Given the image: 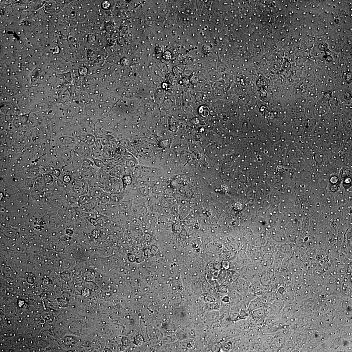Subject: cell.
Wrapping results in <instances>:
<instances>
[{
	"label": "cell",
	"instance_id": "obj_30",
	"mask_svg": "<svg viewBox=\"0 0 352 352\" xmlns=\"http://www.w3.org/2000/svg\"><path fill=\"white\" fill-rule=\"evenodd\" d=\"M88 42L92 43L96 39L95 36L92 34L88 35L86 38Z\"/></svg>",
	"mask_w": 352,
	"mask_h": 352
},
{
	"label": "cell",
	"instance_id": "obj_1",
	"mask_svg": "<svg viewBox=\"0 0 352 352\" xmlns=\"http://www.w3.org/2000/svg\"><path fill=\"white\" fill-rule=\"evenodd\" d=\"M104 188L106 192L110 193L121 192L124 191L122 179L118 178L111 180Z\"/></svg>",
	"mask_w": 352,
	"mask_h": 352
},
{
	"label": "cell",
	"instance_id": "obj_26",
	"mask_svg": "<svg viewBox=\"0 0 352 352\" xmlns=\"http://www.w3.org/2000/svg\"><path fill=\"white\" fill-rule=\"evenodd\" d=\"M94 145L98 149L102 151H103V146L102 143L101 139L100 138H96Z\"/></svg>",
	"mask_w": 352,
	"mask_h": 352
},
{
	"label": "cell",
	"instance_id": "obj_23",
	"mask_svg": "<svg viewBox=\"0 0 352 352\" xmlns=\"http://www.w3.org/2000/svg\"><path fill=\"white\" fill-rule=\"evenodd\" d=\"M249 313L246 310L241 309L238 313V316L240 319H245L249 316Z\"/></svg>",
	"mask_w": 352,
	"mask_h": 352
},
{
	"label": "cell",
	"instance_id": "obj_7",
	"mask_svg": "<svg viewBox=\"0 0 352 352\" xmlns=\"http://www.w3.org/2000/svg\"><path fill=\"white\" fill-rule=\"evenodd\" d=\"M266 304L263 303L260 298L255 299L250 301L248 308L247 310L249 313L253 310L265 306Z\"/></svg>",
	"mask_w": 352,
	"mask_h": 352
},
{
	"label": "cell",
	"instance_id": "obj_32",
	"mask_svg": "<svg viewBox=\"0 0 352 352\" xmlns=\"http://www.w3.org/2000/svg\"><path fill=\"white\" fill-rule=\"evenodd\" d=\"M127 59H125V62H127ZM124 60H123H123H122V63H124ZM127 63V62H125V64H126Z\"/></svg>",
	"mask_w": 352,
	"mask_h": 352
},
{
	"label": "cell",
	"instance_id": "obj_5",
	"mask_svg": "<svg viewBox=\"0 0 352 352\" xmlns=\"http://www.w3.org/2000/svg\"><path fill=\"white\" fill-rule=\"evenodd\" d=\"M124 192L111 193L109 203L110 205L118 206L124 200Z\"/></svg>",
	"mask_w": 352,
	"mask_h": 352
},
{
	"label": "cell",
	"instance_id": "obj_8",
	"mask_svg": "<svg viewBox=\"0 0 352 352\" xmlns=\"http://www.w3.org/2000/svg\"><path fill=\"white\" fill-rule=\"evenodd\" d=\"M264 307L253 310L249 313L250 315L253 318L258 319H264L266 316Z\"/></svg>",
	"mask_w": 352,
	"mask_h": 352
},
{
	"label": "cell",
	"instance_id": "obj_29",
	"mask_svg": "<svg viewBox=\"0 0 352 352\" xmlns=\"http://www.w3.org/2000/svg\"><path fill=\"white\" fill-rule=\"evenodd\" d=\"M79 72L80 75H85L88 72V69L86 67L82 66L79 67Z\"/></svg>",
	"mask_w": 352,
	"mask_h": 352
},
{
	"label": "cell",
	"instance_id": "obj_15",
	"mask_svg": "<svg viewBox=\"0 0 352 352\" xmlns=\"http://www.w3.org/2000/svg\"><path fill=\"white\" fill-rule=\"evenodd\" d=\"M250 351H265V348L263 345L260 342H254L250 345Z\"/></svg>",
	"mask_w": 352,
	"mask_h": 352
},
{
	"label": "cell",
	"instance_id": "obj_10",
	"mask_svg": "<svg viewBox=\"0 0 352 352\" xmlns=\"http://www.w3.org/2000/svg\"><path fill=\"white\" fill-rule=\"evenodd\" d=\"M138 195L141 197L147 198L151 195V189L149 186H145L139 187L137 190Z\"/></svg>",
	"mask_w": 352,
	"mask_h": 352
},
{
	"label": "cell",
	"instance_id": "obj_14",
	"mask_svg": "<svg viewBox=\"0 0 352 352\" xmlns=\"http://www.w3.org/2000/svg\"><path fill=\"white\" fill-rule=\"evenodd\" d=\"M188 206L184 204L181 205L179 207L178 216L181 220L184 219L188 215Z\"/></svg>",
	"mask_w": 352,
	"mask_h": 352
},
{
	"label": "cell",
	"instance_id": "obj_25",
	"mask_svg": "<svg viewBox=\"0 0 352 352\" xmlns=\"http://www.w3.org/2000/svg\"><path fill=\"white\" fill-rule=\"evenodd\" d=\"M110 5L111 4L109 1H103L101 2V8L104 10H107L110 8Z\"/></svg>",
	"mask_w": 352,
	"mask_h": 352
},
{
	"label": "cell",
	"instance_id": "obj_21",
	"mask_svg": "<svg viewBox=\"0 0 352 352\" xmlns=\"http://www.w3.org/2000/svg\"><path fill=\"white\" fill-rule=\"evenodd\" d=\"M53 245V248L55 252H62L64 248V245L62 243L59 241L57 242L56 244L55 245Z\"/></svg>",
	"mask_w": 352,
	"mask_h": 352
},
{
	"label": "cell",
	"instance_id": "obj_11",
	"mask_svg": "<svg viewBox=\"0 0 352 352\" xmlns=\"http://www.w3.org/2000/svg\"><path fill=\"white\" fill-rule=\"evenodd\" d=\"M108 175L111 177L122 178L124 175L122 167L118 165L114 166Z\"/></svg>",
	"mask_w": 352,
	"mask_h": 352
},
{
	"label": "cell",
	"instance_id": "obj_17",
	"mask_svg": "<svg viewBox=\"0 0 352 352\" xmlns=\"http://www.w3.org/2000/svg\"><path fill=\"white\" fill-rule=\"evenodd\" d=\"M111 193L106 192L103 194L98 200V204H107L109 203Z\"/></svg>",
	"mask_w": 352,
	"mask_h": 352
},
{
	"label": "cell",
	"instance_id": "obj_3",
	"mask_svg": "<svg viewBox=\"0 0 352 352\" xmlns=\"http://www.w3.org/2000/svg\"><path fill=\"white\" fill-rule=\"evenodd\" d=\"M104 188L102 186L93 187L89 186L88 194L90 196L96 198L98 201L104 193L106 192Z\"/></svg>",
	"mask_w": 352,
	"mask_h": 352
},
{
	"label": "cell",
	"instance_id": "obj_31",
	"mask_svg": "<svg viewBox=\"0 0 352 352\" xmlns=\"http://www.w3.org/2000/svg\"><path fill=\"white\" fill-rule=\"evenodd\" d=\"M89 221L92 225L97 227L98 225V222L97 219L93 217H90Z\"/></svg>",
	"mask_w": 352,
	"mask_h": 352
},
{
	"label": "cell",
	"instance_id": "obj_19",
	"mask_svg": "<svg viewBox=\"0 0 352 352\" xmlns=\"http://www.w3.org/2000/svg\"><path fill=\"white\" fill-rule=\"evenodd\" d=\"M213 89L223 90L224 87V84L221 80L213 83L211 84Z\"/></svg>",
	"mask_w": 352,
	"mask_h": 352
},
{
	"label": "cell",
	"instance_id": "obj_24",
	"mask_svg": "<svg viewBox=\"0 0 352 352\" xmlns=\"http://www.w3.org/2000/svg\"><path fill=\"white\" fill-rule=\"evenodd\" d=\"M95 165L97 167L100 169L103 167L105 164L101 160L92 158Z\"/></svg>",
	"mask_w": 352,
	"mask_h": 352
},
{
	"label": "cell",
	"instance_id": "obj_27",
	"mask_svg": "<svg viewBox=\"0 0 352 352\" xmlns=\"http://www.w3.org/2000/svg\"><path fill=\"white\" fill-rule=\"evenodd\" d=\"M221 265V267L224 270H227L230 268V262L227 260H224Z\"/></svg>",
	"mask_w": 352,
	"mask_h": 352
},
{
	"label": "cell",
	"instance_id": "obj_16",
	"mask_svg": "<svg viewBox=\"0 0 352 352\" xmlns=\"http://www.w3.org/2000/svg\"><path fill=\"white\" fill-rule=\"evenodd\" d=\"M92 197L88 194H84L79 198L78 203L80 207L81 206L89 203L91 201Z\"/></svg>",
	"mask_w": 352,
	"mask_h": 352
},
{
	"label": "cell",
	"instance_id": "obj_22",
	"mask_svg": "<svg viewBox=\"0 0 352 352\" xmlns=\"http://www.w3.org/2000/svg\"><path fill=\"white\" fill-rule=\"evenodd\" d=\"M92 237L93 239H97L101 237V233L100 230L98 228H96L91 233Z\"/></svg>",
	"mask_w": 352,
	"mask_h": 352
},
{
	"label": "cell",
	"instance_id": "obj_12",
	"mask_svg": "<svg viewBox=\"0 0 352 352\" xmlns=\"http://www.w3.org/2000/svg\"><path fill=\"white\" fill-rule=\"evenodd\" d=\"M211 112L210 107L206 104H202L198 106V113L202 117H206L209 115Z\"/></svg>",
	"mask_w": 352,
	"mask_h": 352
},
{
	"label": "cell",
	"instance_id": "obj_28",
	"mask_svg": "<svg viewBox=\"0 0 352 352\" xmlns=\"http://www.w3.org/2000/svg\"><path fill=\"white\" fill-rule=\"evenodd\" d=\"M190 84L191 85H195L198 82V78L196 76H193L189 78Z\"/></svg>",
	"mask_w": 352,
	"mask_h": 352
},
{
	"label": "cell",
	"instance_id": "obj_2",
	"mask_svg": "<svg viewBox=\"0 0 352 352\" xmlns=\"http://www.w3.org/2000/svg\"><path fill=\"white\" fill-rule=\"evenodd\" d=\"M238 293L244 297L248 293L249 284L246 280L242 279L238 280L236 283Z\"/></svg>",
	"mask_w": 352,
	"mask_h": 352
},
{
	"label": "cell",
	"instance_id": "obj_13",
	"mask_svg": "<svg viewBox=\"0 0 352 352\" xmlns=\"http://www.w3.org/2000/svg\"><path fill=\"white\" fill-rule=\"evenodd\" d=\"M263 248V251L265 253L272 254L273 255L278 251L277 245H276L273 242L267 243Z\"/></svg>",
	"mask_w": 352,
	"mask_h": 352
},
{
	"label": "cell",
	"instance_id": "obj_6",
	"mask_svg": "<svg viewBox=\"0 0 352 352\" xmlns=\"http://www.w3.org/2000/svg\"><path fill=\"white\" fill-rule=\"evenodd\" d=\"M112 206L109 203L107 204H98L95 208V210L99 214L107 216Z\"/></svg>",
	"mask_w": 352,
	"mask_h": 352
},
{
	"label": "cell",
	"instance_id": "obj_4",
	"mask_svg": "<svg viewBox=\"0 0 352 352\" xmlns=\"http://www.w3.org/2000/svg\"><path fill=\"white\" fill-rule=\"evenodd\" d=\"M274 260V255L265 253L260 261V265L262 267L266 269L272 266Z\"/></svg>",
	"mask_w": 352,
	"mask_h": 352
},
{
	"label": "cell",
	"instance_id": "obj_20",
	"mask_svg": "<svg viewBox=\"0 0 352 352\" xmlns=\"http://www.w3.org/2000/svg\"><path fill=\"white\" fill-rule=\"evenodd\" d=\"M79 209L82 211L87 214H90L95 210L88 203L81 206L79 207Z\"/></svg>",
	"mask_w": 352,
	"mask_h": 352
},
{
	"label": "cell",
	"instance_id": "obj_18",
	"mask_svg": "<svg viewBox=\"0 0 352 352\" xmlns=\"http://www.w3.org/2000/svg\"><path fill=\"white\" fill-rule=\"evenodd\" d=\"M122 182L124 190L127 187L132 183V179L131 176L129 175H125L122 178Z\"/></svg>",
	"mask_w": 352,
	"mask_h": 352
},
{
	"label": "cell",
	"instance_id": "obj_9",
	"mask_svg": "<svg viewBox=\"0 0 352 352\" xmlns=\"http://www.w3.org/2000/svg\"><path fill=\"white\" fill-rule=\"evenodd\" d=\"M120 209L126 215L132 212V202L125 200H123L118 205Z\"/></svg>",
	"mask_w": 352,
	"mask_h": 352
}]
</instances>
